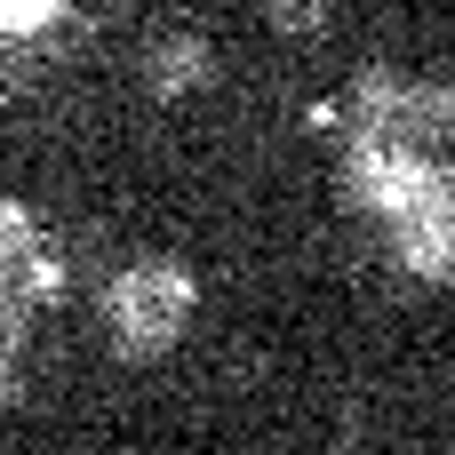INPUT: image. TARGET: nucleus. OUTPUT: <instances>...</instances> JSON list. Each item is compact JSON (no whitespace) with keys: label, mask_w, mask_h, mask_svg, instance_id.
Returning a JSON list of instances; mask_svg holds the SVG:
<instances>
[{"label":"nucleus","mask_w":455,"mask_h":455,"mask_svg":"<svg viewBox=\"0 0 455 455\" xmlns=\"http://www.w3.org/2000/svg\"><path fill=\"white\" fill-rule=\"evenodd\" d=\"M184 320H192V272H184V264H128V272H112V288H104V328H112V344H120L128 360L168 352V344L184 336Z\"/></svg>","instance_id":"nucleus-3"},{"label":"nucleus","mask_w":455,"mask_h":455,"mask_svg":"<svg viewBox=\"0 0 455 455\" xmlns=\"http://www.w3.org/2000/svg\"><path fill=\"white\" fill-rule=\"evenodd\" d=\"M208 72H216V48H208L200 32H168V40L144 56V80H152V96H160V104H176V96L208 88Z\"/></svg>","instance_id":"nucleus-5"},{"label":"nucleus","mask_w":455,"mask_h":455,"mask_svg":"<svg viewBox=\"0 0 455 455\" xmlns=\"http://www.w3.org/2000/svg\"><path fill=\"white\" fill-rule=\"evenodd\" d=\"M264 16H272L280 40H320L328 16H336V0H264Z\"/></svg>","instance_id":"nucleus-6"},{"label":"nucleus","mask_w":455,"mask_h":455,"mask_svg":"<svg viewBox=\"0 0 455 455\" xmlns=\"http://www.w3.org/2000/svg\"><path fill=\"white\" fill-rule=\"evenodd\" d=\"M56 288H64V256L40 240V224L16 200H0V392L16 384L24 328H32L40 304H56Z\"/></svg>","instance_id":"nucleus-2"},{"label":"nucleus","mask_w":455,"mask_h":455,"mask_svg":"<svg viewBox=\"0 0 455 455\" xmlns=\"http://www.w3.org/2000/svg\"><path fill=\"white\" fill-rule=\"evenodd\" d=\"M384 232H392L408 272L448 280L455 272V160H432V168L408 176V192L384 208Z\"/></svg>","instance_id":"nucleus-4"},{"label":"nucleus","mask_w":455,"mask_h":455,"mask_svg":"<svg viewBox=\"0 0 455 455\" xmlns=\"http://www.w3.org/2000/svg\"><path fill=\"white\" fill-rule=\"evenodd\" d=\"M344 112H352L344 144L384 152V160H448V144H455V88H440V80L368 72Z\"/></svg>","instance_id":"nucleus-1"},{"label":"nucleus","mask_w":455,"mask_h":455,"mask_svg":"<svg viewBox=\"0 0 455 455\" xmlns=\"http://www.w3.org/2000/svg\"><path fill=\"white\" fill-rule=\"evenodd\" d=\"M48 16H56V0H0V24H16V32H32Z\"/></svg>","instance_id":"nucleus-7"}]
</instances>
